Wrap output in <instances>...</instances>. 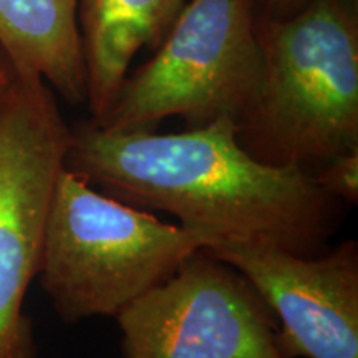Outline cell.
Wrapping results in <instances>:
<instances>
[{
    "label": "cell",
    "instance_id": "obj_1",
    "mask_svg": "<svg viewBox=\"0 0 358 358\" xmlns=\"http://www.w3.org/2000/svg\"><path fill=\"white\" fill-rule=\"evenodd\" d=\"M65 168L111 198L171 214L206 248L237 243L319 256L347 213L310 173L252 158L231 118L181 133L110 131L88 120L71 127Z\"/></svg>",
    "mask_w": 358,
    "mask_h": 358
},
{
    "label": "cell",
    "instance_id": "obj_2",
    "mask_svg": "<svg viewBox=\"0 0 358 358\" xmlns=\"http://www.w3.org/2000/svg\"><path fill=\"white\" fill-rule=\"evenodd\" d=\"M262 82L236 123L248 153L271 166L313 173L358 150L355 0H310L289 17L256 12Z\"/></svg>",
    "mask_w": 358,
    "mask_h": 358
},
{
    "label": "cell",
    "instance_id": "obj_3",
    "mask_svg": "<svg viewBox=\"0 0 358 358\" xmlns=\"http://www.w3.org/2000/svg\"><path fill=\"white\" fill-rule=\"evenodd\" d=\"M204 239L64 169L45 224L40 285L65 324L115 317L166 282Z\"/></svg>",
    "mask_w": 358,
    "mask_h": 358
},
{
    "label": "cell",
    "instance_id": "obj_4",
    "mask_svg": "<svg viewBox=\"0 0 358 358\" xmlns=\"http://www.w3.org/2000/svg\"><path fill=\"white\" fill-rule=\"evenodd\" d=\"M262 55L252 0H189L155 55L124 80L98 127L156 129L179 116L186 128L237 123L256 100Z\"/></svg>",
    "mask_w": 358,
    "mask_h": 358
},
{
    "label": "cell",
    "instance_id": "obj_5",
    "mask_svg": "<svg viewBox=\"0 0 358 358\" xmlns=\"http://www.w3.org/2000/svg\"><path fill=\"white\" fill-rule=\"evenodd\" d=\"M71 127L53 90L17 71L0 100V358H37L27 290L38 275L45 224Z\"/></svg>",
    "mask_w": 358,
    "mask_h": 358
},
{
    "label": "cell",
    "instance_id": "obj_6",
    "mask_svg": "<svg viewBox=\"0 0 358 358\" xmlns=\"http://www.w3.org/2000/svg\"><path fill=\"white\" fill-rule=\"evenodd\" d=\"M123 358H284L277 320L237 268L206 249L115 317Z\"/></svg>",
    "mask_w": 358,
    "mask_h": 358
},
{
    "label": "cell",
    "instance_id": "obj_7",
    "mask_svg": "<svg viewBox=\"0 0 358 358\" xmlns=\"http://www.w3.org/2000/svg\"><path fill=\"white\" fill-rule=\"evenodd\" d=\"M208 252L243 274L277 320L284 358H358V243L319 256L264 245L217 243Z\"/></svg>",
    "mask_w": 358,
    "mask_h": 358
},
{
    "label": "cell",
    "instance_id": "obj_8",
    "mask_svg": "<svg viewBox=\"0 0 358 358\" xmlns=\"http://www.w3.org/2000/svg\"><path fill=\"white\" fill-rule=\"evenodd\" d=\"M186 0H80L78 30L92 122L108 113L143 48H158Z\"/></svg>",
    "mask_w": 358,
    "mask_h": 358
},
{
    "label": "cell",
    "instance_id": "obj_9",
    "mask_svg": "<svg viewBox=\"0 0 358 358\" xmlns=\"http://www.w3.org/2000/svg\"><path fill=\"white\" fill-rule=\"evenodd\" d=\"M0 47L66 103L87 100L78 0H0Z\"/></svg>",
    "mask_w": 358,
    "mask_h": 358
},
{
    "label": "cell",
    "instance_id": "obj_10",
    "mask_svg": "<svg viewBox=\"0 0 358 358\" xmlns=\"http://www.w3.org/2000/svg\"><path fill=\"white\" fill-rule=\"evenodd\" d=\"M313 179L327 194L347 206L358 203V150L347 151L327 161L312 173Z\"/></svg>",
    "mask_w": 358,
    "mask_h": 358
},
{
    "label": "cell",
    "instance_id": "obj_11",
    "mask_svg": "<svg viewBox=\"0 0 358 358\" xmlns=\"http://www.w3.org/2000/svg\"><path fill=\"white\" fill-rule=\"evenodd\" d=\"M310 0H252L257 13L271 17H289L297 13Z\"/></svg>",
    "mask_w": 358,
    "mask_h": 358
},
{
    "label": "cell",
    "instance_id": "obj_12",
    "mask_svg": "<svg viewBox=\"0 0 358 358\" xmlns=\"http://www.w3.org/2000/svg\"><path fill=\"white\" fill-rule=\"evenodd\" d=\"M15 66L12 65L10 58L7 57V53L2 50V47H0V100H2L7 88L10 87L12 80L15 78Z\"/></svg>",
    "mask_w": 358,
    "mask_h": 358
},
{
    "label": "cell",
    "instance_id": "obj_13",
    "mask_svg": "<svg viewBox=\"0 0 358 358\" xmlns=\"http://www.w3.org/2000/svg\"><path fill=\"white\" fill-rule=\"evenodd\" d=\"M355 2H357V0H355Z\"/></svg>",
    "mask_w": 358,
    "mask_h": 358
}]
</instances>
